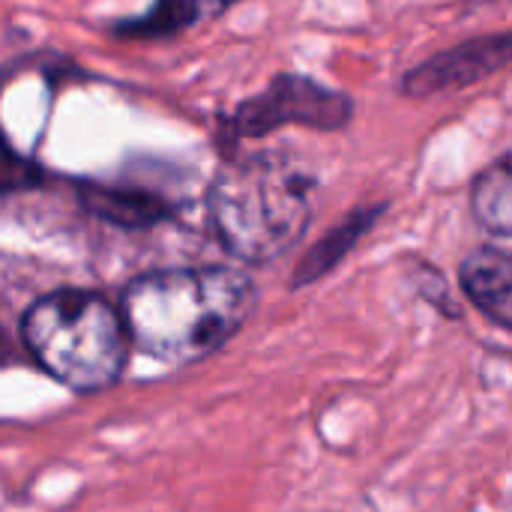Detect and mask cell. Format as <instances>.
<instances>
[{"instance_id": "obj_1", "label": "cell", "mask_w": 512, "mask_h": 512, "mask_svg": "<svg viewBox=\"0 0 512 512\" xmlns=\"http://www.w3.org/2000/svg\"><path fill=\"white\" fill-rule=\"evenodd\" d=\"M129 345L186 366L216 354L255 309V285L231 267L162 270L135 279L120 300Z\"/></svg>"}, {"instance_id": "obj_2", "label": "cell", "mask_w": 512, "mask_h": 512, "mask_svg": "<svg viewBox=\"0 0 512 512\" xmlns=\"http://www.w3.org/2000/svg\"><path fill=\"white\" fill-rule=\"evenodd\" d=\"M312 189V177L291 159L273 153L234 159L210 183V225L234 258L267 264L303 237Z\"/></svg>"}, {"instance_id": "obj_3", "label": "cell", "mask_w": 512, "mask_h": 512, "mask_svg": "<svg viewBox=\"0 0 512 512\" xmlns=\"http://www.w3.org/2000/svg\"><path fill=\"white\" fill-rule=\"evenodd\" d=\"M21 336L33 360L75 393L111 387L129 354L120 309L93 291L66 288L39 297L21 321Z\"/></svg>"}, {"instance_id": "obj_4", "label": "cell", "mask_w": 512, "mask_h": 512, "mask_svg": "<svg viewBox=\"0 0 512 512\" xmlns=\"http://www.w3.org/2000/svg\"><path fill=\"white\" fill-rule=\"evenodd\" d=\"M351 99L306 75H276L258 96L228 117V138H261L282 126L342 129L351 120Z\"/></svg>"}, {"instance_id": "obj_5", "label": "cell", "mask_w": 512, "mask_h": 512, "mask_svg": "<svg viewBox=\"0 0 512 512\" xmlns=\"http://www.w3.org/2000/svg\"><path fill=\"white\" fill-rule=\"evenodd\" d=\"M510 63V36H483L471 39L465 45H456L450 51H441L429 57L426 63L414 66L405 75V93L411 96H432V93H450L471 87L495 72H501Z\"/></svg>"}, {"instance_id": "obj_6", "label": "cell", "mask_w": 512, "mask_h": 512, "mask_svg": "<svg viewBox=\"0 0 512 512\" xmlns=\"http://www.w3.org/2000/svg\"><path fill=\"white\" fill-rule=\"evenodd\" d=\"M462 288L468 300L498 327L512 324V258L507 249L480 246L462 261Z\"/></svg>"}, {"instance_id": "obj_7", "label": "cell", "mask_w": 512, "mask_h": 512, "mask_svg": "<svg viewBox=\"0 0 512 512\" xmlns=\"http://www.w3.org/2000/svg\"><path fill=\"white\" fill-rule=\"evenodd\" d=\"M78 195H81V204L93 216H99L111 225H120V228H150L171 216V207L165 198L141 192V189L87 183V186H81Z\"/></svg>"}, {"instance_id": "obj_8", "label": "cell", "mask_w": 512, "mask_h": 512, "mask_svg": "<svg viewBox=\"0 0 512 512\" xmlns=\"http://www.w3.org/2000/svg\"><path fill=\"white\" fill-rule=\"evenodd\" d=\"M240 0H156L144 15L123 21L114 27V33L129 39H165L174 36L198 21H210Z\"/></svg>"}, {"instance_id": "obj_9", "label": "cell", "mask_w": 512, "mask_h": 512, "mask_svg": "<svg viewBox=\"0 0 512 512\" xmlns=\"http://www.w3.org/2000/svg\"><path fill=\"white\" fill-rule=\"evenodd\" d=\"M471 207L477 222L498 237H510L512 231V165L510 159H498L489 165L471 192Z\"/></svg>"}, {"instance_id": "obj_10", "label": "cell", "mask_w": 512, "mask_h": 512, "mask_svg": "<svg viewBox=\"0 0 512 512\" xmlns=\"http://www.w3.org/2000/svg\"><path fill=\"white\" fill-rule=\"evenodd\" d=\"M381 216V207H375V210H357V213H351L342 225H336L306 258H303V264L297 267V276H294V285H309V282H315L318 276H324L330 267H336L354 246H357V240L372 228V222Z\"/></svg>"}, {"instance_id": "obj_11", "label": "cell", "mask_w": 512, "mask_h": 512, "mask_svg": "<svg viewBox=\"0 0 512 512\" xmlns=\"http://www.w3.org/2000/svg\"><path fill=\"white\" fill-rule=\"evenodd\" d=\"M42 180V171L21 159L0 135V192H18V189H30Z\"/></svg>"}]
</instances>
